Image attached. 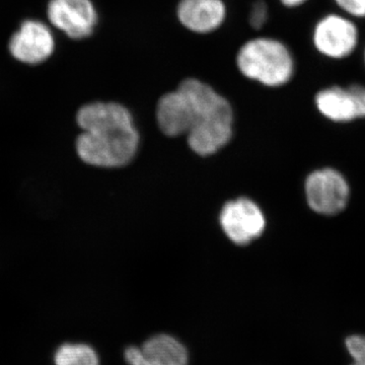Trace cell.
Returning a JSON list of instances; mask_svg holds the SVG:
<instances>
[{"instance_id": "1", "label": "cell", "mask_w": 365, "mask_h": 365, "mask_svg": "<svg viewBox=\"0 0 365 365\" xmlns=\"http://www.w3.org/2000/svg\"><path fill=\"white\" fill-rule=\"evenodd\" d=\"M83 133L76 139L81 160L98 168H121L135 157L139 133L133 116L116 102H93L76 115Z\"/></svg>"}, {"instance_id": "2", "label": "cell", "mask_w": 365, "mask_h": 365, "mask_svg": "<svg viewBox=\"0 0 365 365\" xmlns=\"http://www.w3.org/2000/svg\"><path fill=\"white\" fill-rule=\"evenodd\" d=\"M237 67L245 78L269 88H279L289 83L294 74L292 52L280 41L259 37L240 48Z\"/></svg>"}, {"instance_id": "3", "label": "cell", "mask_w": 365, "mask_h": 365, "mask_svg": "<svg viewBox=\"0 0 365 365\" xmlns=\"http://www.w3.org/2000/svg\"><path fill=\"white\" fill-rule=\"evenodd\" d=\"M220 223L228 239L239 246H246L258 239L266 227L261 208L244 197L225 204L220 211Z\"/></svg>"}, {"instance_id": "4", "label": "cell", "mask_w": 365, "mask_h": 365, "mask_svg": "<svg viewBox=\"0 0 365 365\" xmlns=\"http://www.w3.org/2000/svg\"><path fill=\"white\" fill-rule=\"evenodd\" d=\"M349 193L344 177L336 170H318L307 177V203L319 215H335L341 212L347 205Z\"/></svg>"}, {"instance_id": "5", "label": "cell", "mask_w": 365, "mask_h": 365, "mask_svg": "<svg viewBox=\"0 0 365 365\" xmlns=\"http://www.w3.org/2000/svg\"><path fill=\"white\" fill-rule=\"evenodd\" d=\"M313 43L314 48L328 58H346L359 44V30L349 19L328 14L314 26Z\"/></svg>"}, {"instance_id": "6", "label": "cell", "mask_w": 365, "mask_h": 365, "mask_svg": "<svg viewBox=\"0 0 365 365\" xmlns=\"http://www.w3.org/2000/svg\"><path fill=\"white\" fill-rule=\"evenodd\" d=\"M48 16L53 26L74 40L90 37L98 20L91 0H50Z\"/></svg>"}, {"instance_id": "7", "label": "cell", "mask_w": 365, "mask_h": 365, "mask_svg": "<svg viewBox=\"0 0 365 365\" xmlns=\"http://www.w3.org/2000/svg\"><path fill=\"white\" fill-rule=\"evenodd\" d=\"M319 112L334 122H350L365 118V86H330L316 96Z\"/></svg>"}, {"instance_id": "8", "label": "cell", "mask_w": 365, "mask_h": 365, "mask_svg": "<svg viewBox=\"0 0 365 365\" xmlns=\"http://www.w3.org/2000/svg\"><path fill=\"white\" fill-rule=\"evenodd\" d=\"M55 49L54 36L38 21H26L14 34L9 42L11 55L23 63L39 64L51 56Z\"/></svg>"}, {"instance_id": "9", "label": "cell", "mask_w": 365, "mask_h": 365, "mask_svg": "<svg viewBox=\"0 0 365 365\" xmlns=\"http://www.w3.org/2000/svg\"><path fill=\"white\" fill-rule=\"evenodd\" d=\"M129 365H188L187 348L173 336L158 334L141 348L130 346L124 353Z\"/></svg>"}, {"instance_id": "10", "label": "cell", "mask_w": 365, "mask_h": 365, "mask_svg": "<svg viewBox=\"0 0 365 365\" xmlns=\"http://www.w3.org/2000/svg\"><path fill=\"white\" fill-rule=\"evenodd\" d=\"M177 16L187 30L209 34L225 23L227 6L222 0H180Z\"/></svg>"}, {"instance_id": "11", "label": "cell", "mask_w": 365, "mask_h": 365, "mask_svg": "<svg viewBox=\"0 0 365 365\" xmlns=\"http://www.w3.org/2000/svg\"><path fill=\"white\" fill-rule=\"evenodd\" d=\"M193 108L179 88L165 93L157 105V121L165 135L177 137L188 133L194 124Z\"/></svg>"}, {"instance_id": "12", "label": "cell", "mask_w": 365, "mask_h": 365, "mask_svg": "<svg viewBox=\"0 0 365 365\" xmlns=\"http://www.w3.org/2000/svg\"><path fill=\"white\" fill-rule=\"evenodd\" d=\"M56 365H100L97 352L86 344H64L55 355Z\"/></svg>"}, {"instance_id": "13", "label": "cell", "mask_w": 365, "mask_h": 365, "mask_svg": "<svg viewBox=\"0 0 365 365\" xmlns=\"http://www.w3.org/2000/svg\"><path fill=\"white\" fill-rule=\"evenodd\" d=\"M346 346L354 359L352 365H365V336H352L348 338Z\"/></svg>"}, {"instance_id": "14", "label": "cell", "mask_w": 365, "mask_h": 365, "mask_svg": "<svg viewBox=\"0 0 365 365\" xmlns=\"http://www.w3.org/2000/svg\"><path fill=\"white\" fill-rule=\"evenodd\" d=\"M268 16L267 4L263 0H258L252 6L251 13L249 16L250 25L256 30H260L265 26L266 21L268 20Z\"/></svg>"}, {"instance_id": "15", "label": "cell", "mask_w": 365, "mask_h": 365, "mask_svg": "<svg viewBox=\"0 0 365 365\" xmlns=\"http://www.w3.org/2000/svg\"><path fill=\"white\" fill-rule=\"evenodd\" d=\"M335 2L349 16L365 18V0H335Z\"/></svg>"}, {"instance_id": "16", "label": "cell", "mask_w": 365, "mask_h": 365, "mask_svg": "<svg viewBox=\"0 0 365 365\" xmlns=\"http://www.w3.org/2000/svg\"><path fill=\"white\" fill-rule=\"evenodd\" d=\"M280 1L283 6L292 7H292L302 6V4H304L307 0H280Z\"/></svg>"}, {"instance_id": "17", "label": "cell", "mask_w": 365, "mask_h": 365, "mask_svg": "<svg viewBox=\"0 0 365 365\" xmlns=\"http://www.w3.org/2000/svg\"><path fill=\"white\" fill-rule=\"evenodd\" d=\"M364 61H365V52H364Z\"/></svg>"}]
</instances>
